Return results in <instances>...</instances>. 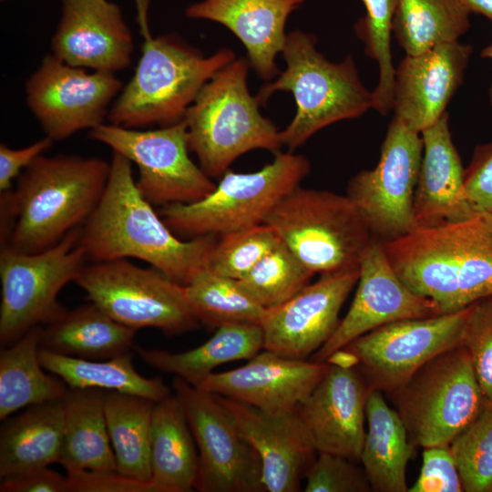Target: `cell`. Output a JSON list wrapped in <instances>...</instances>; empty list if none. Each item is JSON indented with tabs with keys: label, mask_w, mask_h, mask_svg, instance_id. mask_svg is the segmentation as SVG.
Returning <instances> with one entry per match:
<instances>
[{
	"label": "cell",
	"mask_w": 492,
	"mask_h": 492,
	"mask_svg": "<svg viewBox=\"0 0 492 492\" xmlns=\"http://www.w3.org/2000/svg\"><path fill=\"white\" fill-rule=\"evenodd\" d=\"M263 223L302 264L321 275L359 270L374 239L347 195L300 185L273 207Z\"/></svg>",
	"instance_id": "52a82bcc"
},
{
	"label": "cell",
	"mask_w": 492,
	"mask_h": 492,
	"mask_svg": "<svg viewBox=\"0 0 492 492\" xmlns=\"http://www.w3.org/2000/svg\"><path fill=\"white\" fill-rule=\"evenodd\" d=\"M247 59H235L201 87L184 122L190 151L210 178L221 177L239 157L254 149L280 150L281 131L260 112L248 88Z\"/></svg>",
	"instance_id": "8992f818"
},
{
	"label": "cell",
	"mask_w": 492,
	"mask_h": 492,
	"mask_svg": "<svg viewBox=\"0 0 492 492\" xmlns=\"http://www.w3.org/2000/svg\"><path fill=\"white\" fill-rule=\"evenodd\" d=\"M420 134L423 156L414 197L417 228L473 215L465 200V169L452 140L447 112Z\"/></svg>",
	"instance_id": "d4e9b609"
},
{
	"label": "cell",
	"mask_w": 492,
	"mask_h": 492,
	"mask_svg": "<svg viewBox=\"0 0 492 492\" xmlns=\"http://www.w3.org/2000/svg\"><path fill=\"white\" fill-rule=\"evenodd\" d=\"M263 349L259 323H233L220 325L201 345L181 353L137 347L141 360L161 372L174 374L200 386L213 370L229 362L250 360Z\"/></svg>",
	"instance_id": "4dcf8cb0"
},
{
	"label": "cell",
	"mask_w": 492,
	"mask_h": 492,
	"mask_svg": "<svg viewBox=\"0 0 492 492\" xmlns=\"http://www.w3.org/2000/svg\"><path fill=\"white\" fill-rule=\"evenodd\" d=\"M482 57L484 58H489L492 60V44L487 46L481 52V55H480ZM489 99H490V104L492 106V82H491V86H490V88H489Z\"/></svg>",
	"instance_id": "816d5d0a"
},
{
	"label": "cell",
	"mask_w": 492,
	"mask_h": 492,
	"mask_svg": "<svg viewBox=\"0 0 492 492\" xmlns=\"http://www.w3.org/2000/svg\"><path fill=\"white\" fill-rule=\"evenodd\" d=\"M129 352L110 359L89 360L69 356L40 347L39 359L45 370L56 374L69 388H97L146 397L159 402L169 395L160 376L139 374Z\"/></svg>",
	"instance_id": "d6a6232c"
},
{
	"label": "cell",
	"mask_w": 492,
	"mask_h": 492,
	"mask_svg": "<svg viewBox=\"0 0 492 492\" xmlns=\"http://www.w3.org/2000/svg\"><path fill=\"white\" fill-rule=\"evenodd\" d=\"M419 476L408 492H462L458 469L449 446L423 448Z\"/></svg>",
	"instance_id": "7bdbcfd3"
},
{
	"label": "cell",
	"mask_w": 492,
	"mask_h": 492,
	"mask_svg": "<svg viewBox=\"0 0 492 492\" xmlns=\"http://www.w3.org/2000/svg\"><path fill=\"white\" fill-rule=\"evenodd\" d=\"M172 387L199 453L195 489L200 492L265 490L258 453L216 395L178 376L174 377Z\"/></svg>",
	"instance_id": "4fadbf2b"
},
{
	"label": "cell",
	"mask_w": 492,
	"mask_h": 492,
	"mask_svg": "<svg viewBox=\"0 0 492 492\" xmlns=\"http://www.w3.org/2000/svg\"><path fill=\"white\" fill-rule=\"evenodd\" d=\"M280 242L277 232L266 223L222 234L218 237L208 268L240 280Z\"/></svg>",
	"instance_id": "ab89813d"
},
{
	"label": "cell",
	"mask_w": 492,
	"mask_h": 492,
	"mask_svg": "<svg viewBox=\"0 0 492 492\" xmlns=\"http://www.w3.org/2000/svg\"><path fill=\"white\" fill-rule=\"evenodd\" d=\"M240 431L258 453L262 485L269 492H296L317 452L297 409L266 411L216 395Z\"/></svg>",
	"instance_id": "44dd1931"
},
{
	"label": "cell",
	"mask_w": 492,
	"mask_h": 492,
	"mask_svg": "<svg viewBox=\"0 0 492 492\" xmlns=\"http://www.w3.org/2000/svg\"><path fill=\"white\" fill-rule=\"evenodd\" d=\"M65 426L63 398L29 406L0 433V477L58 462Z\"/></svg>",
	"instance_id": "484cf974"
},
{
	"label": "cell",
	"mask_w": 492,
	"mask_h": 492,
	"mask_svg": "<svg viewBox=\"0 0 492 492\" xmlns=\"http://www.w3.org/2000/svg\"><path fill=\"white\" fill-rule=\"evenodd\" d=\"M131 164L113 151L106 189L79 242L92 262L138 259L186 286L209 266L219 236L178 237L140 194Z\"/></svg>",
	"instance_id": "6da1fadb"
},
{
	"label": "cell",
	"mask_w": 492,
	"mask_h": 492,
	"mask_svg": "<svg viewBox=\"0 0 492 492\" xmlns=\"http://www.w3.org/2000/svg\"><path fill=\"white\" fill-rule=\"evenodd\" d=\"M313 274L281 241L237 281L255 302L268 310L296 295L309 283Z\"/></svg>",
	"instance_id": "8d00e7d4"
},
{
	"label": "cell",
	"mask_w": 492,
	"mask_h": 492,
	"mask_svg": "<svg viewBox=\"0 0 492 492\" xmlns=\"http://www.w3.org/2000/svg\"><path fill=\"white\" fill-rule=\"evenodd\" d=\"M388 394L412 446L422 448L449 446L487 404L462 344L438 354Z\"/></svg>",
	"instance_id": "9c48e42d"
},
{
	"label": "cell",
	"mask_w": 492,
	"mask_h": 492,
	"mask_svg": "<svg viewBox=\"0 0 492 492\" xmlns=\"http://www.w3.org/2000/svg\"><path fill=\"white\" fill-rule=\"evenodd\" d=\"M52 55L67 65L115 73L131 62L133 37L120 8L108 0H62Z\"/></svg>",
	"instance_id": "ffe728a7"
},
{
	"label": "cell",
	"mask_w": 492,
	"mask_h": 492,
	"mask_svg": "<svg viewBox=\"0 0 492 492\" xmlns=\"http://www.w3.org/2000/svg\"><path fill=\"white\" fill-rule=\"evenodd\" d=\"M110 163L96 157L40 155L18 177L17 221L9 245L36 253L82 226L98 205Z\"/></svg>",
	"instance_id": "3957f363"
},
{
	"label": "cell",
	"mask_w": 492,
	"mask_h": 492,
	"mask_svg": "<svg viewBox=\"0 0 492 492\" xmlns=\"http://www.w3.org/2000/svg\"><path fill=\"white\" fill-rule=\"evenodd\" d=\"M53 139L45 137L21 148L12 149L5 143L0 144V192L11 190L12 181L19 177L37 157L52 145Z\"/></svg>",
	"instance_id": "bcb514c9"
},
{
	"label": "cell",
	"mask_w": 492,
	"mask_h": 492,
	"mask_svg": "<svg viewBox=\"0 0 492 492\" xmlns=\"http://www.w3.org/2000/svg\"><path fill=\"white\" fill-rule=\"evenodd\" d=\"M136 331L91 302L65 310L42 325L40 347L89 360L110 359L130 352Z\"/></svg>",
	"instance_id": "f546056e"
},
{
	"label": "cell",
	"mask_w": 492,
	"mask_h": 492,
	"mask_svg": "<svg viewBox=\"0 0 492 492\" xmlns=\"http://www.w3.org/2000/svg\"><path fill=\"white\" fill-rule=\"evenodd\" d=\"M42 326L0 352V419L23 407L62 399L67 386L44 372L39 359Z\"/></svg>",
	"instance_id": "1f68e13d"
},
{
	"label": "cell",
	"mask_w": 492,
	"mask_h": 492,
	"mask_svg": "<svg viewBox=\"0 0 492 492\" xmlns=\"http://www.w3.org/2000/svg\"><path fill=\"white\" fill-rule=\"evenodd\" d=\"M121 89L115 73L88 72L51 54L26 80V101L46 136L61 140L103 124Z\"/></svg>",
	"instance_id": "2e32d148"
},
{
	"label": "cell",
	"mask_w": 492,
	"mask_h": 492,
	"mask_svg": "<svg viewBox=\"0 0 492 492\" xmlns=\"http://www.w3.org/2000/svg\"><path fill=\"white\" fill-rule=\"evenodd\" d=\"M464 195L472 213L492 214V142L475 149L465 169Z\"/></svg>",
	"instance_id": "ee69618b"
},
{
	"label": "cell",
	"mask_w": 492,
	"mask_h": 492,
	"mask_svg": "<svg viewBox=\"0 0 492 492\" xmlns=\"http://www.w3.org/2000/svg\"><path fill=\"white\" fill-rule=\"evenodd\" d=\"M462 345L466 347L487 401L492 400V297L470 306Z\"/></svg>",
	"instance_id": "60d3db41"
},
{
	"label": "cell",
	"mask_w": 492,
	"mask_h": 492,
	"mask_svg": "<svg viewBox=\"0 0 492 492\" xmlns=\"http://www.w3.org/2000/svg\"><path fill=\"white\" fill-rule=\"evenodd\" d=\"M438 314L432 301L413 292L400 279L383 242L374 239L362 258L357 289L349 311L331 338L310 360L325 363L354 339L383 325Z\"/></svg>",
	"instance_id": "e0dca14e"
},
{
	"label": "cell",
	"mask_w": 492,
	"mask_h": 492,
	"mask_svg": "<svg viewBox=\"0 0 492 492\" xmlns=\"http://www.w3.org/2000/svg\"><path fill=\"white\" fill-rule=\"evenodd\" d=\"M326 363L325 374L297 412L317 453L335 454L357 462L372 389L355 366Z\"/></svg>",
	"instance_id": "d6986e66"
},
{
	"label": "cell",
	"mask_w": 492,
	"mask_h": 492,
	"mask_svg": "<svg viewBox=\"0 0 492 492\" xmlns=\"http://www.w3.org/2000/svg\"><path fill=\"white\" fill-rule=\"evenodd\" d=\"M470 13L483 15L492 20V0H461Z\"/></svg>",
	"instance_id": "681fc988"
},
{
	"label": "cell",
	"mask_w": 492,
	"mask_h": 492,
	"mask_svg": "<svg viewBox=\"0 0 492 492\" xmlns=\"http://www.w3.org/2000/svg\"><path fill=\"white\" fill-rule=\"evenodd\" d=\"M155 402L139 395L107 391L105 415L117 472L150 482V434Z\"/></svg>",
	"instance_id": "836d02e7"
},
{
	"label": "cell",
	"mask_w": 492,
	"mask_h": 492,
	"mask_svg": "<svg viewBox=\"0 0 492 492\" xmlns=\"http://www.w3.org/2000/svg\"><path fill=\"white\" fill-rule=\"evenodd\" d=\"M138 8V19L144 38L150 36L147 23V9L149 0H137Z\"/></svg>",
	"instance_id": "f907efd6"
},
{
	"label": "cell",
	"mask_w": 492,
	"mask_h": 492,
	"mask_svg": "<svg viewBox=\"0 0 492 492\" xmlns=\"http://www.w3.org/2000/svg\"><path fill=\"white\" fill-rule=\"evenodd\" d=\"M0 244H9L17 221V208L14 190L1 192L0 195Z\"/></svg>",
	"instance_id": "c3c4849f"
},
{
	"label": "cell",
	"mask_w": 492,
	"mask_h": 492,
	"mask_svg": "<svg viewBox=\"0 0 492 492\" xmlns=\"http://www.w3.org/2000/svg\"><path fill=\"white\" fill-rule=\"evenodd\" d=\"M304 0H203L189 6L190 18L226 26L244 46L250 67L264 81L280 73L276 56L282 52L289 15Z\"/></svg>",
	"instance_id": "cb8c5ba5"
},
{
	"label": "cell",
	"mask_w": 492,
	"mask_h": 492,
	"mask_svg": "<svg viewBox=\"0 0 492 492\" xmlns=\"http://www.w3.org/2000/svg\"><path fill=\"white\" fill-rule=\"evenodd\" d=\"M469 10L461 0H398L392 33L405 55L458 41L470 27Z\"/></svg>",
	"instance_id": "e575fe53"
},
{
	"label": "cell",
	"mask_w": 492,
	"mask_h": 492,
	"mask_svg": "<svg viewBox=\"0 0 492 492\" xmlns=\"http://www.w3.org/2000/svg\"><path fill=\"white\" fill-rule=\"evenodd\" d=\"M358 278L359 270L321 275L284 303L268 309L260 323L263 349L307 360L335 332L340 311Z\"/></svg>",
	"instance_id": "ac0fdd59"
},
{
	"label": "cell",
	"mask_w": 492,
	"mask_h": 492,
	"mask_svg": "<svg viewBox=\"0 0 492 492\" xmlns=\"http://www.w3.org/2000/svg\"><path fill=\"white\" fill-rule=\"evenodd\" d=\"M449 446L463 491L492 492V400Z\"/></svg>",
	"instance_id": "f35d334b"
},
{
	"label": "cell",
	"mask_w": 492,
	"mask_h": 492,
	"mask_svg": "<svg viewBox=\"0 0 492 492\" xmlns=\"http://www.w3.org/2000/svg\"><path fill=\"white\" fill-rule=\"evenodd\" d=\"M186 292L199 322L216 328L233 323L260 324L267 312L237 280L220 275L208 267L186 285Z\"/></svg>",
	"instance_id": "d590c367"
},
{
	"label": "cell",
	"mask_w": 492,
	"mask_h": 492,
	"mask_svg": "<svg viewBox=\"0 0 492 492\" xmlns=\"http://www.w3.org/2000/svg\"><path fill=\"white\" fill-rule=\"evenodd\" d=\"M383 246L400 279L440 314L492 297V214L419 227Z\"/></svg>",
	"instance_id": "7a4b0ae2"
},
{
	"label": "cell",
	"mask_w": 492,
	"mask_h": 492,
	"mask_svg": "<svg viewBox=\"0 0 492 492\" xmlns=\"http://www.w3.org/2000/svg\"><path fill=\"white\" fill-rule=\"evenodd\" d=\"M230 48L205 56L173 35L145 38L136 71L108 112L111 124L141 128L184 119L201 87L235 60Z\"/></svg>",
	"instance_id": "5b68a950"
},
{
	"label": "cell",
	"mask_w": 492,
	"mask_h": 492,
	"mask_svg": "<svg viewBox=\"0 0 492 492\" xmlns=\"http://www.w3.org/2000/svg\"><path fill=\"white\" fill-rule=\"evenodd\" d=\"M150 482L156 492H189L199 470L197 446L176 395L156 402L150 434Z\"/></svg>",
	"instance_id": "4316f807"
},
{
	"label": "cell",
	"mask_w": 492,
	"mask_h": 492,
	"mask_svg": "<svg viewBox=\"0 0 492 492\" xmlns=\"http://www.w3.org/2000/svg\"><path fill=\"white\" fill-rule=\"evenodd\" d=\"M106 392L67 387L63 397L64 440L58 461L67 471H117L105 415Z\"/></svg>",
	"instance_id": "f1b7e54d"
},
{
	"label": "cell",
	"mask_w": 492,
	"mask_h": 492,
	"mask_svg": "<svg viewBox=\"0 0 492 492\" xmlns=\"http://www.w3.org/2000/svg\"><path fill=\"white\" fill-rule=\"evenodd\" d=\"M398 0H362L366 14L355 25L366 54L378 65V83L373 90V108L386 115L393 108L395 68L391 52L392 21Z\"/></svg>",
	"instance_id": "74e56055"
},
{
	"label": "cell",
	"mask_w": 492,
	"mask_h": 492,
	"mask_svg": "<svg viewBox=\"0 0 492 492\" xmlns=\"http://www.w3.org/2000/svg\"><path fill=\"white\" fill-rule=\"evenodd\" d=\"M327 368L326 362L293 359L264 350L241 367L211 374L198 387L262 410L292 411L311 394Z\"/></svg>",
	"instance_id": "603a6c76"
},
{
	"label": "cell",
	"mask_w": 492,
	"mask_h": 492,
	"mask_svg": "<svg viewBox=\"0 0 492 492\" xmlns=\"http://www.w3.org/2000/svg\"><path fill=\"white\" fill-rule=\"evenodd\" d=\"M81 226L53 247L26 253L9 244L0 251V343L7 346L26 332L57 318L62 288L77 280L88 261L79 242Z\"/></svg>",
	"instance_id": "30bf717a"
},
{
	"label": "cell",
	"mask_w": 492,
	"mask_h": 492,
	"mask_svg": "<svg viewBox=\"0 0 492 492\" xmlns=\"http://www.w3.org/2000/svg\"><path fill=\"white\" fill-rule=\"evenodd\" d=\"M304 478L305 492L373 491L364 468L347 457L331 453H317Z\"/></svg>",
	"instance_id": "b9f144b4"
},
{
	"label": "cell",
	"mask_w": 492,
	"mask_h": 492,
	"mask_svg": "<svg viewBox=\"0 0 492 492\" xmlns=\"http://www.w3.org/2000/svg\"><path fill=\"white\" fill-rule=\"evenodd\" d=\"M472 50L454 41L405 55L395 72V118L418 133L433 125L461 85Z\"/></svg>",
	"instance_id": "7402d4cb"
},
{
	"label": "cell",
	"mask_w": 492,
	"mask_h": 492,
	"mask_svg": "<svg viewBox=\"0 0 492 492\" xmlns=\"http://www.w3.org/2000/svg\"><path fill=\"white\" fill-rule=\"evenodd\" d=\"M75 282L118 323L177 335L199 326L186 292L159 270L117 259L87 264Z\"/></svg>",
	"instance_id": "8fae6325"
},
{
	"label": "cell",
	"mask_w": 492,
	"mask_h": 492,
	"mask_svg": "<svg viewBox=\"0 0 492 492\" xmlns=\"http://www.w3.org/2000/svg\"><path fill=\"white\" fill-rule=\"evenodd\" d=\"M470 306L383 325L354 339L343 350L351 354L372 390L388 394L427 362L462 344Z\"/></svg>",
	"instance_id": "9a60e30c"
},
{
	"label": "cell",
	"mask_w": 492,
	"mask_h": 492,
	"mask_svg": "<svg viewBox=\"0 0 492 492\" xmlns=\"http://www.w3.org/2000/svg\"><path fill=\"white\" fill-rule=\"evenodd\" d=\"M310 171L308 159L293 151L275 152L253 172L227 170L214 190L192 203L162 206L159 214L179 238L230 233L264 222L273 207Z\"/></svg>",
	"instance_id": "ba28073f"
},
{
	"label": "cell",
	"mask_w": 492,
	"mask_h": 492,
	"mask_svg": "<svg viewBox=\"0 0 492 492\" xmlns=\"http://www.w3.org/2000/svg\"><path fill=\"white\" fill-rule=\"evenodd\" d=\"M89 136L137 165V187L153 206L196 202L216 186L189 156L184 120L156 129L103 123L90 129Z\"/></svg>",
	"instance_id": "7c38bea8"
},
{
	"label": "cell",
	"mask_w": 492,
	"mask_h": 492,
	"mask_svg": "<svg viewBox=\"0 0 492 492\" xmlns=\"http://www.w3.org/2000/svg\"><path fill=\"white\" fill-rule=\"evenodd\" d=\"M70 492H156L151 482H143L117 471H67Z\"/></svg>",
	"instance_id": "f6af8a7d"
},
{
	"label": "cell",
	"mask_w": 492,
	"mask_h": 492,
	"mask_svg": "<svg viewBox=\"0 0 492 492\" xmlns=\"http://www.w3.org/2000/svg\"><path fill=\"white\" fill-rule=\"evenodd\" d=\"M1 492H70L67 476L47 466L1 478Z\"/></svg>",
	"instance_id": "7dc6e473"
},
{
	"label": "cell",
	"mask_w": 492,
	"mask_h": 492,
	"mask_svg": "<svg viewBox=\"0 0 492 492\" xmlns=\"http://www.w3.org/2000/svg\"><path fill=\"white\" fill-rule=\"evenodd\" d=\"M423 156L421 134L395 117L374 169L362 170L349 181L347 196L373 237L383 242L417 228L414 197Z\"/></svg>",
	"instance_id": "5bb4252c"
},
{
	"label": "cell",
	"mask_w": 492,
	"mask_h": 492,
	"mask_svg": "<svg viewBox=\"0 0 492 492\" xmlns=\"http://www.w3.org/2000/svg\"><path fill=\"white\" fill-rule=\"evenodd\" d=\"M314 35L301 30L287 34L282 55L286 67L256 95L264 105L277 91L292 94L296 112L281 131L282 145L293 151L322 128L356 118L373 108V91L362 83L351 56L332 62L316 49Z\"/></svg>",
	"instance_id": "277c9868"
},
{
	"label": "cell",
	"mask_w": 492,
	"mask_h": 492,
	"mask_svg": "<svg viewBox=\"0 0 492 492\" xmlns=\"http://www.w3.org/2000/svg\"><path fill=\"white\" fill-rule=\"evenodd\" d=\"M382 394L372 390L367 398L360 462L373 491L407 492L406 468L415 447L396 410Z\"/></svg>",
	"instance_id": "83f0119b"
}]
</instances>
